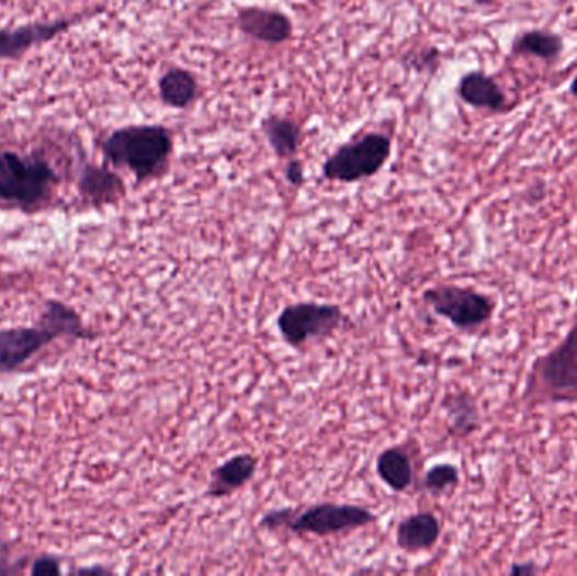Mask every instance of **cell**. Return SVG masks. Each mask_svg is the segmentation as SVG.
Returning a JSON list of instances; mask_svg holds the SVG:
<instances>
[{"instance_id": "7402d4cb", "label": "cell", "mask_w": 577, "mask_h": 576, "mask_svg": "<svg viewBox=\"0 0 577 576\" xmlns=\"http://www.w3.org/2000/svg\"><path fill=\"white\" fill-rule=\"evenodd\" d=\"M30 575L58 576L63 575V560L56 554L43 553L31 560Z\"/></svg>"}, {"instance_id": "cb8c5ba5", "label": "cell", "mask_w": 577, "mask_h": 576, "mask_svg": "<svg viewBox=\"0 0 577 576\" xmlns=\"http://www.w3.org/2000/svg\"><path fill=\"white\" fill-rule=\"evenodd\" d=\"M284 177L285 181L294 188L304 187L306 183V168H304V162L297 159V156L287 159L285 162Z\"/></svg>"}, {"instance_id": "f1b7e54d", "label": "cell", "mask_w": 577, "mask_h": 576, "mask_svg": "<svg viewBox=\"0 0 577 576\" xmlns=\"http://www.w3.org/2000/svg\"><path fill=\"white\" fill-rule=\"evenodd\" d=\"M478 4H486V2H491V0H476Z\"/></svg>"}, {"instance_id": "e0dca14e", "label": "cell", "mask_w": 577, "mask_h": 576, "mask_svg": "<svg viewBox=\"0 0 577 576\" xmlns=\"http://www.w3.org/2000/svg\"><path fill=\"white\" fill-rule=\"evenodd\" d=\"M544 374L552 386L559 389L577 386V330L547 360Z\"/></svg>"}, {"instance_id": "83f0119b", "label": "cell", "mask_w": 577, "mask_h": 576, "mask_svg": "<svg viewBox=\"0 0 577 576\" xmlns=\"http://www.w3.org/2000/svg\"><path fill=\"white\" fill-rule=\"evenodd\" d=\"M4 528V512L0 509V529Z\"/></svg>"}, {"instance_id": "44dd1931", "label": "cell", "mask_w": 577, "mask_h": 576, "mask_svg": "<svg viewBox=\"0 0 577 576\" xmlns=\"http://www.w3.org/2000/svg\"><path fill=\"white\" fill-rule=\"evenodd\" d=\"M448 416L451 419V428L456 433L466 434L475 426V411L472 403L464 396L451 397L446 403Z\"/></svg>"}, {"instance_id": "8992f818", "label": "cell", "mask_w": 577, "mask_h": 576, "mask_svg": "<svg viewBox=\"0 0 577 576\" xmlns=\"http://www.w3.org/2000/svg\"><path fill=\"white\" fill-rule=\"evenodd\" d=\"M348 319L347 313L337 303L297 302L279 313L275 327L285 346L304 350L313 341L332 337Z\"/></svg>"}, {"instance_id": "d4e9b609", "label": "cell", "mask_w": 577, "mask_h": 576, "mask_svg": "<svg viewBox=\"0 0 577 576\" xmlns=\"http://www.w3.org/2000/svg\"><path fill=\"white\" fill-rule=\"evenodd\" d=\"M73 575H110V569L102 565L83 566V568L73 569Z\"/></svg>"}, {"instance_id": "52a82bcc", "label": "cell", "mask_w": 577, "mask_h": 576, "mask_svg": "<svg viewBox=\"0 0 577 576\" xmlns=\"http://www.w3.org/2000/svg\"><path fill=\"white\" fill-rule=\"evenodd\" d=\"M422 300L435 315L450 319L454 327L463 330L478 327L491 315L488 297L469 287L439 284L426 290Z\"/></svg>"}, {"instance_id": "d6986e66", "label": "cell", "mask_w": 577, "mask_h": 576, "mask_svg": "<svg viewBox=\"0 0 577 576\" xmlns=\"http://www.w3.org/2000/svg\"><path fill=\"white\" fill-rule=\"evenodd\" d=\"M31 560V554L24 553L15 541L0 538V576L22 575Z\"/></svg>"}, {"instance_id": "8fae6325", "label": "cell", "mask_w": 577, "mask_h": 576, "mask_svg": "<svg viewBox=\"0 0 577 576\" xmlns=\"http://www.w3.org/2000/svg\"><path fill=\"white\" fill-rule=\"evenodd\" d=\"M260 459L253 453L244 452L230 456L224 463L213 468L210 474L205 496L208 499H228L238 490L247 487L259 472Z\"/></svg>"}, {"instance_id": "603a6c76", "label": "cell", "mask_w": 577, "mask_h": 576, "mask_svg": "<svg viewBox=\"0 0 577 576\" xmlns=\"http://www.w3.org/2000/svg\"><path fill=\"white\" fill-rule=\"evenodd\" d=\"M439 61V52L435 48L425 49V52L414 53L409 56V65L407 67L412 68L416 71L429 70V68H435Z\"/></svg>"}, {"instance_id": "9c48e42d", "label": "cell", "mask_w": 577, "mask_h": 576, "mask_svg": "<svg viewBox=\"0 0 577 576\" xmlns=\"http://www.w3.org/2000/svg\"><path fill=\"white\" fill-rule=\"evenodd\" d=\"M77 195L81 210L102 212L127 199V183L112 166L81 162L77 177Z\"/></svg>"}, {"instance_id": "30bf717a", "label": "cell", "mask_w": 577, "mask_h": 576, "mask_svg": "<svg viewBox=\"0 0 577 576\" xmlns=\"http://www.w3.org/2000/svg\"><path fill=\"white\" fill-rule=\"evenodd\" d=\"M237 26L241 34L263 45L281 46L293 39L294 23L279 9L246 5L237 11Z\"/></svg>"}, {"instance_id": "484cf974", "label": "cell", "mask_w": 577, "mask_h": 576, "mask_svg": "<svg viewBox=\"0 0 577 576\" xmlns=\"http://www.w3.org/2000/svg\"><path fill=\"white\" fill-rule=\"evenodd\" d=\"M15 281H18V275L11 274V272L0 271V294L11 290Z\"/></svg>"}, {"instance_id": "5b68a950", "label": "cell", "mask_w": 577, "mask_h": 576, "mask_svg": "<svg viewBox=\"0 0 577 576\" xmlns=\"http://www.w3.org/2000/svg\"><path fill=\"white\" fill-rule=\"evenodd\" d=\"M392 139L372 131L359 139L341 144L323 162V178L331 183L353 184L376 177L392 158Z\"/></svg>"}, {"instance_id": "2e32d148", "label": "cell", "mask_w": 577, "mask_h": 576, "mask_svg": "<svg viewBox=\"0 0 577 576\" xmlns=\"http://www.w3.org/2000/svg\"><path fill=\"white\" fill-rule=\"evenodd\" d=\"M260 131L279 159L296 158L303 139V127L296 118L271 114L260 121Z\"/></svg>"}, {"instance_id": "ffe728a7", "label": "cell", "mask_w": 577, "mask_h": 576, "mask_svg": "<svg viewBox=\"0 0 577 576\" xmlns=\"http://www.w3.org/2000/svg\"><path fill=\"white\" fill-rule=\"evenodd\" d=\"M457 482H460V472L451 463L432 465L425 475V488L432 496L448 493Z\"/></svg>"}, {"instance_id": "9a60e30c", "label": "cell", "mask_w": 577, "mask_h": 576, "mask_svg": "<svg viewBox=\"0 0 577 576\" xmlns=\"http://www.w3.org/2000/svg\"><path fill=\"white\" fill-rule=\"evenodd\" d=\"M457 97L469 106L485 111L500 112L507 106V95L500 84L483 71L464 75L457 84Z\"/></svg>"}, {"instance_id": "7a4b0ae2", "label": "cell", "mask_w": 577, "mask_h": 576, "mask_svg": "<svg viewBox=\"0 0 577 576\" xmlns=\"http://www.w3.org/2000/svg\"><path fill=\"white\" fill-rule=\"evenodd\" d=\"M63 174L43 147H0V210L37 215L58 205Z\"/></svg>"}, {"instance_id": "4fadbf2b", "label": "cell", "mask_w": 577, "mask_h": 576, "mask_svg": "<svg viewBox=\"0 0 577 576\" xmlns=\"http://www.w3.org/2000/svg\"><path fill=\"white\" fill-rule=\"evenodd\" d=\"M159 99L172 111H188L202 95V87L193 71L169 67L158 80Z\"/></svg>"}, {"instance_id": "3957f363", "label": "cell", "mask_w": 577, "mask_h": 576, "mask_svg": "<svg viewBox=\"0 0 577 576\" xmlns=\"http://www.w3.org/2000/svg\"><path fill=\"white\" fill-rule=\"evenodd\" d=\"M103 162L124 169L136 184L162 180L171 169L174 134L161 124H131L118 127L100 143Z\"/></svg>"}, {"instance_id": "4316f807", "label": "cell", "mask_w": 577, "mask_h": 576, "mask_svg": "<svg viewBox=\"0 0 577 576\" xmlns=\"http://www.w3.org/2000/svg\"><path fill=\"white\" fill-rule=\"evenodd\" d=\"M570 93L577 99V75L574 77L573 83H570Z\"/></svg>"}, {"instance_id": "ba28073f", "label": "cell", "mask_w": 577, "mask_h": 576, "mask_svg": "<svg viewBox=\"0 0 577 576\" xmlns=\"http://www.w3.org/2000/svg\"><path fill=\"white\" fill-rule=\"evenodd\" d=\"M90 14H75L53 21H33L21 26L0 30V61H21L34 48L48 45L56 37L68 33Z\"/></svg>"}, {"instance_id": "ac0fdd59", "label": "cell", "mask_w": 577, "mask_h": 576, "mask_svg": "<svg viewBox=\"0 0 577 576\" xmlns=\"http://www.w3.org/2000/svg\"><path fill=\"white\" fill-rule=\"evenodd\" d=\"M564 41L559 34L547 31H529L516 41L513 52L520 55H532L544 61H554L563 55Z\"/></svg>"}, {"instance_id": "277c9868", "label": "cell", "mask_w": 577, "mask_h": 576, "mask_svg": "<svg viewBox=\"0 0 577 576\" xmlns=\"http://www.w3.org/2000/svg\"><path fill=\"white\" fill-rule=\"evenodd\" d=\"M378 516L359 504L319 502L307 507H279L260 518L259 528L269 532H291L297 537L328 538L369 528Z\"/></svg>"}, {"instance_id": "6da1fadb", "label": "cell", "mask_w": 577, "mask_h": 576, "mask_svg": "<svg viewBox=\"0 0 577 576\" xmlns=\"http://www.w3.org/2000/svg\"><path fill=\"white\" fill-rule=\"evenodd\" d=\"M99 337L100 331L88 327L75 306L49 297L36 324L0 328V375L24 371L56 341H93Z\"/></svg>"}, {"instance_id": "7c38bea8", "label": "cell", "mask_w": 577, "mask_h": 576, "mask_svg": "<svg viewBox=\"0 0 577 576\" xmlns=\"http://www.w3.org/2000/svg\"><path fill=\"white\" fill-rule=\"evenodd\" d=\"M441 538V521L432 512H416L398 521L395 544L407 554L422 553L435 546Z\"/></svg>"}, {"instance_id": "5bb4252c", "label": "cell", "mask_w": 577, "mask_h": 576, "mask_svg": "<svg viewBox=\"0 0 577 576\" xmlns=\"http://www.w3.org/2000/svg\"><path fill=\"white\" fill-rule=\"evenodd\" d=\"M375 471L392 493L404 494L416 481L412 455L404 444H392L376 456Z\"/></svg>"}]
</instances>
